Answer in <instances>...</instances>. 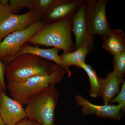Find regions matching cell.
<instances>
[{
    "label": "cell",
    "mask_w": 125,
    "mask_h": 125,
    "mask_svg": "<svg viewBox=\"0 0 125 125\" xmlns=\"http://www.w3.org/2000/svg\"><path fill=\"white\" fill-rule=\"evenodd\" d=\"M113 71L119 78L123 80L125 72V51L114 56Z\"/></svg>",
    "instance_id": "18"
},
{
    "label": "cell",
    "mask_w": 125,
    "mask_h": 125,
    "mask_svg": "<svg viewBox=\"0 0 125 125\" xmlns=\"http://www.w3.org/2000/svg\"><path fill=\"white\" fill-rule=\"evenodd\" d=\"M42 20L38 21L23 30L16 31L6 36L0 42V59L5 65L19 53L24 44L45 25Z\"/></svg>",
    "instance_id": "5"
},
{
    "label": "cell",
    "mask_w": 125,
    "mask_h": 125,
    "mask_svg": "<svg viewBox=\"0 0 125 125\" xmlns=\"http://www.w3.org/2000/svg\"><path fill=\"white\" fill-rule=\"evenodd\" d=\"M2 90H2V87H1V85L0 83V94L1 93Z\"/></svg>",
    "instance_id": "25"
},
{
    "label": "cell",
    "mask_w": 125,
    "mask_h": 125,
    "mask_svg": "<svg viewBox=\"0 0 125 125\" xmlns=\"http://www.w3.org/2000/svg\"><path fill=\"white\" fill-rule=\"evenodd\" d=\"M6 65L0 59V83L2 87L3 91L6 93V87L5 82V72Z\"/></svg>",
    "instance_id": "22"
},
{
    "label": "cell",
    "mask_w": 125,
    "mask_h": 125,
    "mask_svg": "<svg viewBox=\"0 0 125 125\" xmlns=\"http://www.w3.org/2000/svg\"><path fill=\"white\" fill-rule=\"evenodd\" d=\"M84 0H56L43 14L41 20L49 24L72 18Z\"/></svg>",
    "instance_id": "7"
},
{
    "label": "cell",
    "mask_w": 125,
    "mask_h": 125,
    "mask_svg": "<svg viewBox=\"0 0 125 125\" xmlns=\"http://www.w3.org/2000/svg\"><path fill=\"white\" fill-rule=\"evenodd\" d=\"M12 14L9 5H0V24Z\"/></svg>",
    "instance_id": "21"
},
{
    "label": "cell",
    "mask_w": 125,
    "mask_h": 125,
    "mask_svg": "<svg viewBox=\"0 0 125 125\" xmlns=\"http://www.w3.org/2000/svg\"><path fill=\"white\" fill-rule=\"evenodd\" d=\"M0 125H6L5 124L4 121L2 120L1 117L0 115Z\"/></svg>",
    "instance_id": "24"
},
{
    "label": "cell",
    "mask_w": 125,
    "mask_h": 125,
    "mask_svg": "<svg viewBox=\"0 0 125 125\" xmlns=\"http://www.w3.org/2000/svg\"><path fill=\"white\" fill-rule=\"evenodd\" d=\"M38 21L37 14L32 10L22 14H12L0 24V42L10 34L25 29Z\"/></svg>",
    "instance_id": "9"
},
{
    "label": "cell",
    "mask_w": 125,
    "mask_h": 125,
    "mask_svg": "<svg viewBox=\"0 0 125 125\" xmlns=\"http://www.w3.org/2000/svg\"><path fill=\"white\" fill-rule=\"evenodd\" d=\"M16 125H41L36 121L29 118H24Z\"/></svg>",
    "instance_id": "23"
},
{
    "label": "cell",
    "mask_w": 125,
    "mask_h": 125,
    "mask_svg": "<svg viewBox=\"0 0 125 125\" xmlns=\"http://www.w3.org/2000/svg\"><path fill=\"white\" fill-rule=\"evenodd\" d=\"M94 37H92L79 48L72 52L62 53L60 56L63 64L68 69L70 66L77 67L85 62V58L92 51L94 45Z\"/></svg>",
    "instance_id": "13"
},
{
    "label": "cell",
    "mask_w": 125,
    "mask_h": 125,
    "mask_svg": "<svg viewBox=\"0 0 125 125\" xmlns=\"http://www.w3.org/2000/svg\"><path fill=\"white\" fill-rule=\"evenodd\" d=\"M52 62L30 54L21 55L6 65L7 83H19L37 75L51 73L57 66Z\"/></svg>",
    "instance_id": "1"
},
{
    "label": "cell",
    "mask_w": 125,
    "mask_h": 125,
    "mask_svg": "<svg viewBox=\"0 0 125 125\" xmlns=\"http://www.w3.org/2000/svg\"><path fill=\"white\" fill-rule=\"evenodd\" d=\"M56 0H33L32 10L35 11L39 20L42 16L55 2Z\"/></svg>",
    "instance_id": "17"
},
{
    "label": "cell",
    "mask_w": 125,
    "mask_h": 125,
    "mask_svg": "<svg viewBox=\"0 0 125 125\" xmlns=\"http://www.w3.org/2000/svg\"><path fill=\"white\" fill-rule=\"evenodd\" d=\"M85 20L89 36H101L103 39L110 29L106 14L107 0H85Z\"/></svg>",
    "instance_id": "6"
},
{
    "label": "cell",
    "mask_w": 125,
    "mask_h": 125,
    "mask_svg": "<svg viewBox=\"0 0 125 125\" xmlns=\"http://www.w3.org/2000/svg\"><path fill=\"white\" fill-rule=\"evenodd\" d=\"M102 47L114 56L125 51V36L121 29H111L103 38Z\"/></svg>",
    "instance_id": "14"
},
{
    "label": "cell",
    "mask_w": 125,
    "mask_h": 125,
    "mask_svg": "<svg viewBox=\"0 0 125 125\" xmlns=\"http://www.w3.org/2000/svg\"><path fill=\"white\" fill-rule=\"evenodd\" d=\"M72 19L45 24L27 43L53 47L62 50L64 53L74 51L75 46L72 37Z\"/></svg>",
    "instance_id": "2"
},
{
    "label": "cell",
    "mask_w": 125,
    "mask_h": 125,
    "mask_svg": "<svg viewBox=\"0 0 125 125\" xmlns=\"http://www.w3.org/2000/svg\"><path fill=\"white\" fill-rule=\"evenodd\" d=\"M65 71L57 65L51 73L44 75H37L19 83H7V88L10 95L15 100L22 105H26L31 97L51 84L59 83L62 80Z\"/></svg>",
    "instance_id": "4"
},
{
    "label": "cell",
    "mask_w": 125,
    "mask_h": 125,
    "mask_svg": "<svg viewBox=\"0 0 125 125\" xmlns=\"http://www.w3.org/2000/svg\"><path fill=\"white\" fill-rule=\"evenodd\" d=\"M9 6L12 13L16 14V13L23 8H27L32 10L33 0H10Z\"/></svg>",
    "instance_id": "19"
},
{
    "label": "cell",
    "mask_w": 125,
    "mask_h": 125,
    "mask_svg": "<svg viewBox=\"0 0 125 125\" xmlns=\"http://www.w3.org/2000/svg\"><path fill=\"white\" fill-rule=\"evenodd\" d=\"M59 50L60 49L58 48L54 47L50 49H43L39 47L31 46L26 43L23 45L19 53L14 57L10 62L14 58L21 55L25 54H32L55 62L63 68L66 72L69 73V74L70 75L71 72L69 69H67L61 60L58 54Z\"/></svg>",
    "instance_id": "12"
},
{
    "label": "cell",
    "mask_w": 125,
    "mask_h": 125,
    "mask_svg": "<svg viewBox=\"0 0 125 125\" xmlns=\"http://www.w3.org/2000/svg\"><path fill=\"white\" fill-rule=\"evenodd\" d=\"M76 104L82 108L85 115H95L104 117H109L119 121L121 118V108L119 105H94L80 95L75 96Z\"/></svg>",
    "instance_id": "10"
},
{
    "label": "cell",
    "mask_w": 125,
    "mask_h": 125,
    "mask_svg": "<svg viewBox=\"0 0 125 125\" xmlns=\"http://www.w3.org/2000/svg\"><path fill=\"white\" fill-rule=\"evenodd\" d=\"M58 93L55 84L49 85L29 99L25 111L28 118L41 125H54Z\"/></svg>",
    "instance_id": "3"
},
{
    "label": "cell",
    "mask_w": 125,
    "mask_h": 125,
    "mask_svg": "<svg viewBox=\"0 0 125 125\" xmlns=\"http://www.w3.org/2000/svg\"><path fill=\"white\" fill-rule=\"evenodd\" d=\"M118 103V105L121 106V111H124L125 108V82H123L120 92L118 93V95L113 98L110 103L111 105L114 103Z\"/></svg>",
    "instance_id": "20"
},
{
    "label": "cell",
    "mask_w": 125,
    "mask_h": 125,
    "mask_svg": "<svg viewBox=\"0 0 125 125\" xmlns=\"http://www.w3.org/2000/svg\"><path fill=\"white\" fill-rule=\"evenodd\" d=\"M0 115L6 125H16L28 117L23 105L3 90L0 94Z\"/></svg>",
    "instance_id": "8"
},
{
    "label": "cell",
    "mask_w": 125,
    "mask_h": 125,
    "mask_svg": "<svg viewBox=\"0 0 125 125\" xmlns=\"http://www.w3.org/2000/svg\"><path fill=\"white\" fill-rule=\"evenodd\" d=\"M79 67L84 70L88 76L90 85L89 91L90 96L95 98L101 96V79L97 76L95 71L90 65L85 62L81 64Z\"/></svg>",
    "instance_id": "16"
},
{
    "label": "cell",
    "mask_w": 125,
    "mask_h": 125,
    "mask_svg": "<svg viewBox=\"0 0 125 125\" xmlns=\"http://www.w3.org/2000/svg\"><path fill=\"white\" fill-rule=\"evenodd\" d=\"M86 9L85 0H84L72 19V32L75 37V50L85 44L92 37L89 35L87 31L85 15Z\"/></svg>",
    "instance_id": "11"
},
{
    "label": "cell",
    "mask_w": 125,
    "mask_h": 125,
    "mask_svg": "<svg viewBox=\"0 0 125 125\" xmlns=\"http://www.w3.org/2000/svg\"><path fill=\"white\" fill-rule=\"evenodd\" d=\"M123 81L113 71L108 74L106 78L101 79V96L104 105H108L114 96L118 93L120 85Z\"/></svg>",
    "instance_id": "15"
},
{
    "label": "cell",
    "mask_w": 125,
    "mask_h": 125,
    "mask_svg": "<svg viewBox=\"0 0 125 125\" xmlns=\"http://www.w3.org/2000/svg\"><path fill=\"white\" fill-rule=\"evenodd\" d=\"M0 5H1V0H0Z\"/></svg>",
    "instance_id": "26"
}]
</instances>
